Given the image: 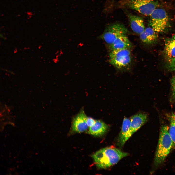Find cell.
<instances>
[{
    "label": "cell",
    "instance_id": "obj_1",
    "mask_svg": "<svg viewBox=\"0 0 175 175\" xmlns=\"http://www.w3.org/2000/svg\"><path fill=\"white\" fill-rule=\"evenodd\" d=\"M128 153L113 147L103 148L92 155L95 164L99 168H107L117 164Z\"/></svg>",
    "mask_w": 175,
    "mask_h": 175
},
{
    "label": "cell",
    "instance_id": "obj_2",
    "mask_svg": "<svg viewBox=\"0 0 175 175\" xmlns=\"http://www.w3.org/2000/svg\"><path fill=\"white\" fill-rule=\"evenodd\" d=\"M169 127L162 125L160 128L156 149L154 164L158 166L163 163L172 148L173 143L169 132Z\"/></svg>",
    "mask_w": 175,
    "mask_h": 175
},
{
    "label": "cell",
    "instance_id": "obj_3",
    "mask_svg": "<svg viewBox=\"0 0 175 175\" xmlns=\"http://www.w3.org/2000/svg\"><path fill=\"white\" fill-rule=\"evenodd\" d=\"M150 24L157 33L163 32L167 29L169 24V17L166 11L161 8H156L151 15Z\"/></svg>",
    "mask_w": 175,
    "mask_h": 175
},
{
    "label": "cell",
    "instance_id": "obj_4",
    "mask_svg": "<svg viewBox=\"0 0 175 175\" xmlns=\"http://www.w3.org/2000/svg\"><path fill=\"white\" fill-rule=\"evenodd\" d=\"M128 33L127 29L122 24L115 23L108 26L99 37L110 44L118 37L126 35Z\"/></svg>",
    "mask_w": 175,
    "mask_h": 175
},
{
    "label": "cell",
    "instance_id": "obj_5",
    "mask_svg": "<svg viewBox=\"0 0 175 175\" xmlns=\"http://www.w3.org/2000/svg\"><path fill=\"white\" fill-rule=\"evenodd\" d=\"M125 4L128 8L146 16H150L157 8L153 0H128Z\"/></svg>",
    "mask_w": 175,
    "mask_h": 175
},
{
    "label": "cell",
    "instance_id": "obj_6",
    "mask_svg": "<svg viewBox=\"0 0 175 175\" xmlns=\"http://www.w3.org/2000/svg\"><path fill=\"white\" fill-rule=\"evenodd\" d=\"M87 117L84 111L81 110L73 119L72 130L78 133L82 132L86 130L88 127L86 122Z\"/></svg>",
    "mask_w": 175,
    "mask_h": 175
},
{
    "label": "cell",
    "instance_id": "obj_7",
    "mask_svg": "<svg viewBox=\"0 0 175 175\" xmlns=\"http://www.w3.org/2000/svg\"><path fill=\"white\" fill-rule=\"evenodd\" d=\"M147 118V114L142 113H137L131 117L129 130L130 137L146 122Z\"/></svg>",
    "mask_w": 175,
    "mask_h": 175
},
{
    "label": "cell",
    "instance_id": "obj_8",
    "mask_svg": "<svg viewBox=\"0 0 175 175\" xmlns=\"http://www.w3.org/2000/svg\"><path fill=\"white\" fill-rule=\"evenodd\" d=\"M127 16L131 27L135 33L140 34L145 29L143 19L141 17L131 13H129Z\"/></svg>",
    "mask_w": 175,
    "mask_h": 175
},
{
    "label": "cell",
    "instance_id": "obj_9",
    "mask_svg": "<svg viewBox=\"0 0 175 175\" xmlns=\"http://www.w3.org/2000/svg\"><path fill=\"white\" fill-rule=\"evenodd\" d=\"M130 124V119L125 117L123 120L122 128L118 140V144L119 146H123L130 137L129 131Z\"/></svg>",
    "mask_w": 175,
    "mask_h": 175
},
{
    "label": "cell",
    "instance_id": "obj_10",
    "mask_svg": "<svg viewBox=\"0 0 175 175\" xmlns=\"http://www.w3.org/2000/svg\"><path fill=\"white\" fill-rule=\"evenodd\" d=\"M108 129V125L102 121L96 120L94 124L89 127L88 133L94 136H100L105 134Z\"/></svg>",
    "mask_w": 175,
    "mask_h": 175
},
{
    "label": "cell",
    "instance_id": "obj_11",
    "mask_svg": "<svg viewBox=\"0 0 175 175\" xmlns=\"http://www.w3.org/2000/svg\"><path fill=\"white\" fill-rule=\"evenodd\" d=\"M157 33L151 27H148L139 34V37L143 42L150 44L155 43L157 40L158 37Z\"/></svg>",
    "mask_w": 175,
    "mask_h": 175
},
{
    "label": "cell",
    "instance_id": "obj_12",
    "mask_svg": "<svg viewBox=\"0 0 175 175\" xmlns=\"http://www.w3.org/2000/svg\"><path fill=\"white\" fill-rule=\"evenodd\" d=\"M111 51L118 49L129 48L132 47V44L126 35L120 36L117 38L110 44Z\"/></svg>",
    "mask_w": 175,
    "mask_h": 175
},
{
    "label": "cell",
    "instance_id": "obj_13",
    "mask_svg": "<svg viewBox=\"0 0 175 175\" xmlns=\"http://www.w3.org/2000/svg\"><path fill=\"white\" fill-rule=\"evenodd\" d=\"M130 56L126 57L110 58V63L118 69L124 68L129 65L131 62Z\"/></svg>",
    "mask_w": 175,
    "mask_h": 175
},
{
    "label": "cell",
    "instance_id": "obj_14",
    "mask_svg": "<svg viewBox=\"0 0 175 175\" xmlns=\"http://www.w3.org/2000/svg\"><path fill=\"white\" fill-rule=\"evenodd\" d=\"M164 51L169 60L175 58V39L173 37L166 41Z\"/></svg>",
    "mask_w": 175,
    "mask_h": 175
},
{
    "label": "cell",
    "instance_id": "obj_15",
    "mask_svg": "<svg viewBox=\"0 0 175 175\" xmlns=\"http://www.w3.org/2000/svg\"><path fill=\"white\" fill-rule=\"evenodd\" d=\"M167 116L170 123L169 132L173 141L172 149L174 148H175V113H172L167 114Z\"/></svg>",
    "mask_w": 175,
    "mask_h": 175
},
{
    "label": "cell",
    "instance_id": "obj_16",
    "mask_svg": "<svg viewBox=\"0 0 175 175\" xmlns=\"http://www.w3.org/2000/svg\"><path fill=\"white\" fill-rule=\"evenodd\" d=\"M129 48H125L111 51L109 54L110 58L126 57L130 56Z\"/></svg>",
    "mask_w": 175,
    "mask_h": 175
},
{
    "label": "cell",
    "instance_id": "obj_17",
    "mask_svg": "<svg viewBox=\"0 0 175 175\" xmlns=\"http://www.w3.org/2000/svg\"><path fill=\"white\" fill-rule=\"evenodd\" d=\"M171 84L172 91V95L173 99L175 101V76L171 79Z\"/></svg>",
    "mask_w": 175,
    "mask_h": 175
},
{
    "label": "cell",
    "instance_id": "obj_18",
    "mask_svg": "<svg viewBox=\"0 0 175 175\" xmlns=\"http://www.w3.org/2000/svg\"><path fill=\"white\" fill-rule=\"evenodd\" d=\"M167 68L170 71H175V58L170 60Z\"/></svg>",
    "mask_w": 175,
    "mask_h": 175
},
{
    "label": "cell",
    "instance_id": "obj_19",
    "mask_svg": "<svg viewBox=\"0 0 175 175\" xmlns=\"http://www.w3.org/2000/svg\"><path fill=\"white\" fill-rule=\"evenodd\" d=\"M96 120L92 118L87 117L86 120L87 124L88 127L92 126L95 123Z\"/></svg>",
    "mask_w": 175,
    "mask_h": 175
},
{
    "label": "cell",
    "instance_id": "obj_20",
    "mask_svg": "<svg viewBox=\"0 0 175 175\" xmlns=\"http://www.w3.org/2000/svg\"><path fill=\"white\" fill-rule=\"evenodd\" d=\"M0 37L1 38H2L5 39V38L3 36V35L1 34V33L0 34Z\"/></svg>",
    "mask_w": 175,
    "mask_h": 175
},
{
    "label": "cell",
    "instance_id": "obj_21",
    "mask_svg": "<svg viewBox=\"0 0 175 175\" xmlns=\"http://www.w3.org/2000/svg\"><path fill=\"white\" fill-rule=\"evenodd\" d=\"M173 37L175 39V35H174Z\"/></svg>",
    "mask_w": 175,
    "mask_h": 175
}]
</instances>
